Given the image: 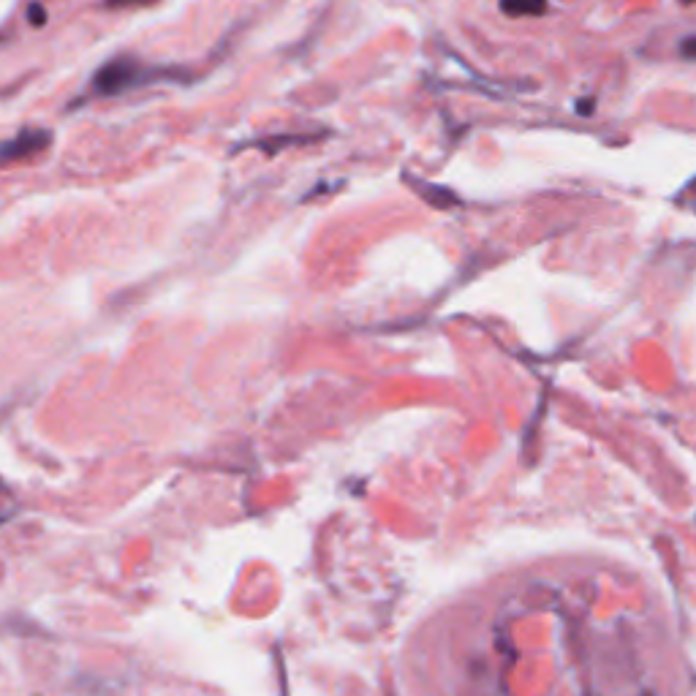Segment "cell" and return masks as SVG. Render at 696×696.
I'll use <instances>...</instances> for the list:
<instances>
[{"label": "cell", "mask_w": 696, "mask_h": 696, "mask_svg": "<svg viewBox=\"0 0 696 696\" xmlns=\"http://www.w3.org/2000/svg\"><path fill=\"white\" fill-rule=\"evenodd\" d=\"M158 77H164V71L142 66L134 58H115L104 63V68L93 77V93L96 96H120V93L134 90V87Z\"/></svg>", "instance_id": "obj_1"}, {"label": "cell", "mask_w": 696, "mask_h": 696, "mask_svg": "<svg viewBox=\"0 0 696 696\" xmlns=\"http://www.w3.org/2000/svg\"><path fill=\"white\" fill-rule=\"evenodd\" d=\"M49 145V131H41V128H28L17 134L11 142H3L0 145V164H9V161H20V158H28V155L39 153Z\"/></svg>", "instance_id": "obj_2"}, {"label": "cell", "mask_w": 696, "mask_h": 696, "mask_svg": "<svg viewBox=\"0 0 696 696\" xmlns=\"http://www.w3.org/2000/svg\"><path fill=\"white\" fill-rule=\"evenodd\" d=\"M501 9L509 17H539L547 11V0H501Z\"/></svg>", "instance_id": "obj_3"}, {"label": "cell", "mask_w": 696, "mask_h": 696, "mask_svg": "<svg viewBox=\"0 0 696 696\" xmlns=\"http://www.w3.org/2000/svg\"><path fill=\"white\" fill-rule=\"evenodd\" d=\"M155 0H107V6L112 9H131V6H150Z\"/></svg>", "instance_id": "obj_4"}, {"label": "cell", "mask_w": 696, "mask_h": 696, "mask_svg": "<svg viewBox=\"0 0 696 696\" xmlns=\"http://www.w3.org/2000/svg\"><path fill=\"white\" fill-rule=\"evenodd\" d=\"M680 52H683L686 58L696 60V36H691V39L683 41V47H680Z\"/></svg>", "instance_id": "obj_5"}, {"label": "cell", "mask_w": 696, "mask_h": 696, "mask_svg": "<svg viewBox=\"0 0 696 696\" xmlns=\"http://www.w3.org/2000/svg\"><path fill=\"white\" fill-rule=\"evenodd\" d=\"M680 3H686V6H691V3H696V0H680Z\"/></svg>", "instance_id": "obj_6"}]
</instances>
